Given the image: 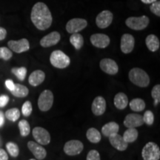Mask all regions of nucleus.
Masks as SVG:
<instances>
[{
  "label": "nucleus",
  "instance_id": "nucleus-1",
  "mask_svg": "<svg viewBox=\"0 0 160 160\" xmlns=\"http://www.w3.org/2000/svg\"><path fill=\"white\" fill-rule=\"evenodd\" d=\"M31 19L33 25L40 31H45L51 27L53 18L47 5L43 2H37L31 10Z\"/></svg>",
  "mask_w": 160,
  "mask_h": 160
},
{
  "label": "nucleus",
  "instance_id": "nucleus-2",
  "mask_svg": "<svg viewBox=\"0 0 160 160\" xmlns=\"http://www.w3.org/2000/svg\"><path fill=\"white\" fill-rule=\"evenodd\" d=\"M129 79L133 85L140 88L148 87L150 84V77L144 70L134 68L129 72Z\"/></svg>",
  "mask_w": 160,
  "mask_h": 160
},
{
  "label": "nucleus",
  "instance_id": "nucleus-3",
  "mask_svg": "<svg viewBox=\"0 0 160 160\" xmlns=\"http://www.w3.org/2000/svg\"><path fill=\"white\" fill-rule=\"evenodd\" d=\"M50 62L54 68L59 69L66 68L71 63L69 57L66 55L64 52L59 50L53 51L50 56Z\"/></svg>",
  "mask_w": 160,
  "mask_h": 160
},
{
  "label": "nucleus",
  "instance_id": "nucleus-4",
  "mask_svg": "<svg viewBox=\"0 0 160 160\" xmlns=\"http://www.w3.org/2000/svg\"><path fill=\"white\" fill-rule=\"evenodd\" d=\"M142 157L144 160H159L160 149L157 144L148 142L144 146L142 151Z\"/></svg>",
  "mask_w": 160,
  "mask_h": 160
},
{
  "label": "nucleus",
  "instance_id": "nucleus-5",
  "mask_svg": "<svg viewBox=\"0 0 160 160\" xmlns=\"http://www.w3.org/2000/svg\"><path fill=\"white\" fill-rule=\"evenodd\" d=\"M150 22L149 18L146 16H142L139 17H131L128 18L125 24L128 27L135 31H142L148 27Z\"/></svg>",
  "mask_w": 160,
  "mask_h": 160
},
{
  "label": "nucleus",
  "instance_id": "nucleus-6",
  "mask_svg": "<svg viewBox=\"0 0 160 160\" xmlns=\"http://www.w3.org/2000/svg\"><path fill=\"white\" fill-rule=\"evenodd\" d=\"M53 104V94L50 90H45L38 99V107L41 111H48Z\"/></svg>",
  "mask_w": 160,
  "mask_h": 160
},
{
  "label": "nucleus",
  "instance_id": "nucleus-7",
  "mask_svg": "<svg viewBox=\"0 0 160 160\" xmlns=\"http://www.w3.org/2000/svg\"><path fill=\"white\" fill-rule=\"evenodd\" d=\"M84 145L79 140L73 139L67 142L64 145V152L68 156H77L82 153Z\"/></svg>",
  "mask_w": 160,
  "mask_h": 160
},
{
  "label": "nucleus",
  "instance_id": "nucleus-8",
  "mask_svg": "<svg viewBox=\"0 0 160 160\" xmlns=\"http://www.w3.org/2000/svg\"><path fill=\"white\" fill-rule=\"evenodd\" d=\"M36 142L41 145H47L51 142V135L47 130L42 127H36L32 131Z\"/></svg>",
  "mask_w": 160,
  "mask_h": 160
},
{
  "label": "nucleus",
  "instance_id": "nucleus-9",
  "mask_svg": "<svg viewBox=\"0 0 160 160\" xmlns=\"http://www.w3.org/2000/svg\"><path fill=\"white\" fill-rule=\"evenodd\" d=\"M88 25V22L81 18H74L68 22L66 31L69 33H75L82 31Z\"/></svg>",
  "mask_w": 160,
  "mask_h": 160
},
{
  "label": "nucleus",
  "instance_id": "nucleus-10",
  "mask_svg": "<svg viewBox=\"0 0 160 160\" xmlns=\"http://www.w3.org/2000/svg\"><path fill=\"white\" fill-rule=\"evenodd\" d=\"M9 49L11 51L17 53H21L23 52L29 51L30 44L28 40L27 39H21L17 41L15 40H10L8 42Z\"/></svg>",
  "mask_w": 160,
  "mask_h": 160
},
{
  "label": "nucleus",
  "instance_id": "nucleus-11",
  "mask_svg": "<svg viewBox=\"0 0 160 160\" xmlns=\"http://www.w3.org/2000/svg\"><path fill=\"white\" fill-rule=\"evenodd\" d=\"M113 15L110 11H103L99 13L96 18V24L99 28H108L112 23Z\"/></svg>",
  "mask_w": 160,
  "mask_h": 160
},
{
  "label": "nucleus",
  "instance_id": "nucleus-12",
  "mask_svg": "<svg viewBox=\"0 0 160 160\" xmlns=\"http://www.w3.org/2000/svg\"><path fill=\"white\" fill-rule=\"evenodd\" d=\"M123 123L128 128H136L143 125V117L138 113H129L125 117Z\"/></svg>",
  "mask_w": 160,
  "mask_h": 160
},
{
  "label": "nucleus",
  "instance_id": "nucleus-13",
  "mask_svg": "<svg viewBox=\"0 0 160 160\" xmlns=\"http://www.w3.org/2000/svg\"><path fill=\"white\" fill-rule=\"evenodd\" d=\"M135 39L134 37L129 33H125L121 38L120 48L122 53L128 54L131 53L134 48Z\"/></svg>",
  "mask_w": 160,
  "mask_h": 160
},
{
  "label": "nucleus",
  "instance_id": "nucleus-14",
  "mask_svg": "<svg viewBox=\"0 0 160 160\" xmlns=\"http://www.w3.org/2000/svg\"><path fill=\"white\" fill-rule=\"evenodd\" d=\"M100 68L102 71L110 75L117 74L119 71V67L114 60L111 59H103L100 61Z\"/></svg>",
  "mask_w": 160,
  "mask_h": 160
},
{
  "label": "nucleus",
  "instance_id": "nucleus-15",
  "mask_svg": "<svg viewBox=\"0 0 160 160\" xmlns=\"http://www.w3.org/2000/svg\"><path fill=\"white\" fill-rule=\"evenodd\" d=\"M91 42L98 48H105L109 45L110 37L104 33H94L90 38Z\"/></svg>",
  "mask_w": 160,
  "mask_h": 160
},
{
  "label": "nucleus",
  "instance_id": "nucleus-16",
  "mask_svg": "<svg viewBox=\"0 0 160 160\" xmlns=\"http://www.w3.org/2000/svg\"><path fill=\"white\" fill-rule=\"evenodd\" d=\"M61 39V35L59 32L53 31L45 36L40 40V45L43 48H49L56 45Z\"/></svg>",
  "mask_w": 160,
  "mask_h": 160
},
{
  "label": "nucleus",
  "instance_id": "nucleus-17",
  "mask_svg": "<svg viewBox=\"0 0 160 160\" xmlns=\"http://www.w3.org/2000/svg\"><path fill=\"white\" fill-rule=\"evenodd\" d=\"M28 148L38 160H42L47 156V151L40 144L36 142L29 141L28 142Z\"/></svg>",
  "mask_w": 160,
  "mask_h": 160
},
{
  "label": "nucleus",
  "instance_id": "nucleus-18",
  "mask_svg": "<svg viewBox=\"0 0 160 160\" xmlns=\"http://www.w3.org/2000/svg\"><path fill=\"white\" fill-rule=\"evenodd\" d=\"M106 110V101L102 97L98 96L93 99L91 105V111L96 116L104 114Z\"/></svg>",
  "mask_w": 160,
  "mask_h": 160
},
{
  "label": "nucleus",
  "instance_id": "nucleus-19",
  "mask_svg": "<svg viewBox=\"0 0 160 160\" xmlns=\"http://www.w3.org/2000/svg\"><path fill=\"white\" fill-rule=\"evenodd\" d=\"M109 141L111 145L115 149L119 151H125L128 148V143L126 142L123 137L118 133L109 137Z\"/></svg>",
  "mask_w": 160,
  "mask_h": 160
},
{
  "label": "nucleus",
  "instance_id": "nucleus-20",
  "mask_svg": "<svg viewBox=\"0 0 160 160\" xmlns=\"http://www.w3.org/2000/svg\"><path fill=\"white\" fill-rule=\"evenodd\" d=\"M45 79V72L41 71V70H37L32 72L31 75L29 76L28 82L29 84L32 86H38L40 84H42Z\"/></svg>",
  "mask_w": 160,
  "mask_h": 160
},
{
  "label": "nucleus",
  "instance_id": "nucleus-21",
  "mask_svg": "<svg viewBox=\"0 0 160 160\" xmlns=\"http://www.w3.org/2000/svg\"><path fill=\"white\" fill-rule=\"evenodd\" d=\"M119 125L115 122H110L105 124L102 128V133L105 137H109L111 136L116 134L119 132Z\"/></svg>",
  "mask_w": 160,
  "mask_h": 160
},
{
  "label": "nucleus",
  "instance_id": "nucleus-22",
  "mask_svg": "<svg viewBox=\"0 0 160 160\" xmlns=\"http://www.w3.org/2000/svg\"><path fill=\"white\" fill-rule=\"evenodd\" d=\"M128 98L127 95L125 93L120 92L118 93L117 95L114 97V99H113V103L116 108L119 110H124L128 106Z\"/></svg>",
  "mask_w": 160,
  "mask_h": 160
},
{
  "label": "nucleus",
  "instance_id": "nucleus-23",
  "mask_svg": "<svg viewBox=\"0 0 160 160\" xmlns=\"http://www.w3.org/2000/svg\"><path fill=\"white\" fill-rule=\"evenodd\" d=\"M145 43L150 51L155 52L159 50L160 42L159 38L153 34H150L146 37Z\"/></svg>",
  "mask_w": 160,
  "mask_h": 160
},
{
  "label": "nucleus",
  "instance_id": "nucleus-24",
  "mask_svg": "<svg viewBox=\"0 0 160 160\" xmlns=\"http://www.w3.org/2000/svg\"><path fill=\"white\" fill-rule=\"evenodd\" d=\"M86 137H87L88 139L92 143L97 144L101 141L102 136L100 132L98 131L97 129L94 128H91L87 131L86 133Z\"/></svg>",
  "mask_w": 160,
  "mask_h": 160
},
{
  "label": "nucleus",
  "instance_id": "nucleus-25",
  "mask_svg": "<svg viewBox=\"0 0 160 160\" xmlns=\"http://www.w3.org/2000/svg\"><path fill=\"white\" fill-rule=\"evenodd\" d=\"M11 92L16 97L24 98L28 95L29 90L26 86L20 85V84H15L14 88Z\"/></svg>",
  "mask_w": 160,
  "mask_h": 160
},
{
  "label": "nucleus",
  "instance_id": "nucleus-26",
  "mask_svg": "<svg viewBox=\"0 0 160 160\" xmlns=\"http://www.w3.org/2000/svg\"><path fill=\"white\" fill-rule=\"evenodd\" d=\"M128 103L131 109L135 112L142 111L145 108L146 105L145 101L140 98H136V99H132Z\"/></svg>",
  "mask_w": 160,
  "mask_h": 160
},
{
  "label": "nucleus",
  "instance_id": "nucleus-27",
  "mask_svg": "<svg viewBox=\"0 0 160 160\" xmlns=\"http://www.w3.org/2000/svg\"><path fill=\"white\" fill-rule=\"evenodd\" d=\"M70 42L74 47L75 49L79 50L84 45V38L82 36L78 33H72L70 37Z\"/></svg>",
  "mask_w": 160,
  "mask_h": 160
},
{
  "label": "nucleus",
  "instance_id": "nucleus-28",
  "mask_svg": "<svg viewBox=\"0 0 160 160\" xmlns=\"http://www.w3.org/2000/svg\"><path fill=\"white\" fill-rule=\"evenodd\" d=\"M139 133L136 128H128L123 134V139L128 143H131L137 139Z\"/></svg>",
  "mask_w": 160,
  "mask_h": 160
},
{
  "label": "nucleus",
  "instance_id": "nucleus-29",
  "mask_svg": "<svg viewBox=\"0 0 160 160\" xmlns=\"http://www.w3.org/2000/svg\"><path fill=\"white\" fill-rule=\"evenodd\" d=\"M18 126H19L20 135H21L22 137H27V136H28L29 133H31V126H30V124L27 120H20L19 124H18Z\"/></svg>",
  "mask_w": 160,
  "mask_h": 160
},
{
  "label": "nucleus",
  "instance_id": "nucleus-30",
  "mask_svg": "<svg viewBox=\"0 0 160 160\" xmlns=\"http://www.w3.org/2000/svg\"><path fill=\"white\" fill-rule=\"evenodd\" d=\"M5 117L8 119L11 122H16L17 120L19 119L20 117V111L17 108H11L5 112Z\"/></svg>",
  "mask_w": 160,
  "mask_h": 160
},
{
  "label": "nucleus",
  "instance_id": "nucleus-31",
  "mask_svg": "<svg viewBox=\"0 0 160 160\" xmlns=\"http://www.w3.org/2000/svg\"><path fill=\"white\" fill-rule=\"evenodd\" d=\"M6 148L12 157H17L19 154V148L17 144L13 142H9L6 144Z\"/></svg>",
  "mask_w": 160,
  "mask_h": 160
},
{
  "label": "nucleus",
  "instance_id": "nucleus-32",
  "mask_svg": "<svg viewBox=\"0 0 160 160\" xmlns=\"http://www.w3.org/2000/svg\"><path fill=\"white\" fill-rule=\"evenodd\" d=\"M11 72L20 81H24L27 74V68L25 67L21 68H13L11 69Z\"/></svg>",
  "mask_w": 160,
  "mask_h": 160
},
{
  "label": "nucleus",
  "instance_id": "nucleus-33",
  "mask_svg": "<svg viewBox=\"0 0 160 160\" xmlns=\"http://www.w3.org/2000/svg\"><path fill=\"white\" fill-rule=\"evenodd\" d=\"M13 57V53L9 48L6 47L0 48V59L8 61Z\"/></svg>",
  "mask_w": 160,
  "mask_h": 160
},
{
  "label": "nucleus",
  "instance_id": "nucleus-34",
  "mask_svg": "<svg viewBox=\"0 0 160 160\" xmlns=\"http://www.w3.org/2000/svg\"><path fill=\"white\" fill-rule=\"evenodd\" d=\"M144 123L148 126H151L153 124L154 122V115L151 111H146L145 113L142 116Z\"/></svg>",
  "mask_w": 160,
  "mask_h": 160
},
{
  "label": "nucleus",
  "instance_id": "nucleus-35",
  "mask_svg": "<svg viewBox=\"0 0 160 160\" xmlns=\"http://www.w3.org/2000/svg\"><path fill=\"white\" fill-rule=\"evenodd\" d=\"M151 96L154 99V105H157L160 102V85H156L151 91Z\"/></svg>",
  "mask_w": 160,
  "mask_h": 160
},
{
  "label": "nucleus",
  "instance_id": "nucleus-36",
  "mask_svg": "<svg viewBox=\"0 0 160 160\" xmlns=\"http://www.w3.org/2000/svg\"><path fill=\"white\" fill-rule=\"evenodd\" d=\"M32 111H33V108H32L31 102L30 101H26L22 107V113L23 116L24 117H29L31 114Z\"/></svg>",
  "mask_w": 160,
  "mask_h": 160
},
{
  "label": "nucleus",
  "instance_id": "nucleus-37",
  "mask_svg": "<svg viewBox=\"0 0 160 160\" xmlns=\"http://www.w3.org/2000/svg\"><path fill=\"white\" fill-rule=\"evenodd\" d=\"M151 11L153 14H155L157 17H160V2L156 1L154 2L151 3V7H150Z\"/></svg>",
  "mask_w": 160,
  "mask_h": 160
},
{
  "label": "nucleus",
  "instance_id": "nucleus-38",
  "mask_svg": "<svg viewBox=\"0 0 160 160\" xmlns=\"http://www.w3.org/2000/svg\"><path fill=\"white\" fill-rule=\"evenodd\" d=\"M87 160H101L99 153L97 150H91L88 153Z\"/></svg>",
  "mask_w": 160,
  "mask_h": 160
},
{
  "label": "nucleus",
  "instance_id": "nucleus-39",
  "mask_svg": "<svg viewBox=\"0 0 160 160\" xmlns=\"http://www.w3.org/2000/svg\"><path fill=\"white\" fill-rule=\"evenodd\" d=\"M9 102V97L7 95L0 96V108H4Z\"/></svg>",
  "mask_w": 160,
  "mask_h": 160
},
{
  "label": "nucleus",
  "instance_id": "nucleus-40",
  "mask_svg": "<svg viewBox=\"0 0 160 160\" xmlns=\"http://www.w3.org/2000/svg\"><path fill=\"white\" fill-rule=\"evenodd\" d=\"M5 86L10 91H12L13 90V88H14L15 84L11 79H7L5 81Z\"/></svg>",
  "mask_w": 160,
  "mask_h": 160
},
{
  "label": "nucleus",
  "instance_id": "nucleus-41",
  "mask_svg": "<svg viewBox=\"0 0 160 160\" xmlns=\"http://www.w3.org/2000/svg\"><path fill=\"white\" fill-rule=\"evenodd\" d=\"M0 160H8L7 152L2 148H0Z\"/></svg>",
  "mask_w": 160,
  "mask_h": 160
},
{
  "label": "nucleus",
  "instance_id": "nucleus-42",
  "mask_svg": "<svg viewBox=\"0 0 160 160\" xmlns=\"http://www.w3.org/2000/svg\"><path fill=\"white\" fill-rule=\"evenodd\" d=\"M7 36V31L4 28L0 27V41H2Z\"/></svg>",
  "mask_w": 160,
  "mask_h": 160
},
{
  "label": "nucleus",
  "instance_id": "nucleus-43",
  "mask_svg": "<svg viewBox=\"0 0 160 160\" xmlns=\"http://www.w3.org/2000/svg\"><path fill=\"white\" fill-rule=\"evenodd\" d=\"M4 124H5V114L3 112L0 111V128L3 126Z\"/></svg>",
  "mask_w": 160,
  "mask_h": 160
},
{
  "label": "nucleus",
  "instance_id": "nucleus-44",
  "mask_svg": "<svg viewBox=\"0 0 160 160\" xmlns=\"http://www.w3.org/2000/svg\"><path fill=\"white\" fill-rule=\"evenodd\" d=\"M141 1L145 4H151L156 1H157V0H141Z\"/></svg>",
  "mask_w": 160,
  "mask_h": 160
},
{
  "label": "nucleus",
  "instance_id": "nucleus-45",
  "mask_svg": "<svg viewBox=\"0 0 160 160\" xmlns=\"http://www.w3.org/2000/svg\"><path fill=\"white\" fill-rule=\"evenodd\" d=\"M2 145V138H1V136H0V147Z\"/></svg>",
  "mask_w": 160,
  "mask_h": 160
},
{
  "label": "nucleus",
  "instance_id": "nucleus-46",
  "mask_svg": "<svg viewBox=\"0 0 160 160\" xmlns=\"http://www.w3.org/2000/svg\"><path fill=\"white\" fill-rule=\"evenodd\" d=\"M29 160H37V159H29Z\"/></svg>",
  "mask_w": 160,
  "mask_h": 160
}]
</instances>
